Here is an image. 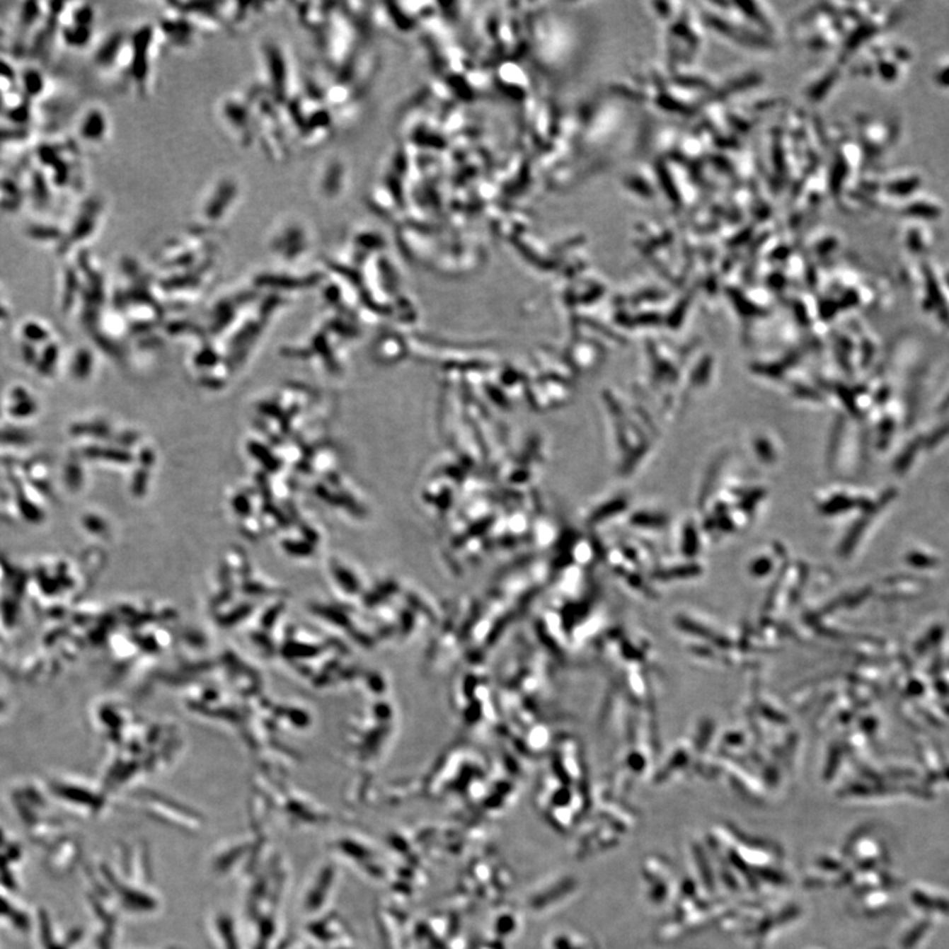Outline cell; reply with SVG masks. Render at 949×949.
<instances>
[{"label": "cell", "instance_id": "obj_10", "mask_svg": "<svg viewBox=\"0 0 949 949\" xmlns=\"http://www.w3.org/2000/svg\"><path fill=\"white\" fill-rule=\"evenodd\" d=\"M163 45L174 50H185L195 45L202 33L181 12L168 3L161 19L156 23Z\"/></svg>", "mask_w": 949, "mask_h": 949}, {"label": "cell", "instance_id": "obj_3", "mask_svg": "<svg viewBox=\"0 0 949 949\" xmlns=\"http://www.w3.org/2000/svg\"><path fill=\"white\" fill-rule=\"evenodd\" d=\"M258 56L261 70L260 85L280 105H287L301 93L302 87L288 49L277 39L264 38L260 41Z\"/></svg>", "mask_w": 949, "mask_h": 949}, {"label": "cell", "instance_id": "obj_7", "mask_svg": "<svg viewBox=\"0 0 949 949\" xmlns=\"http://www.w3.org/2000/svg\"><path fill=\"white\" fill-rule=\"evenodd\" d=\"M131 58V32L114 30L96 48L93 62L103 77L128 85Z\"/></svg>", "mask_w": 949, "mask_h": 949}, {"label": "cell", "instance_id": "obj_14", "mask_svg": "<svg viewBox=\"0 0 949 949\" xmlns=\"http://www.w3.org/2000/svg\"><path fill=\"white\" fill-rule=\"evenodd\" d=\"M214 928H215V935L219 941V947L222 949H240L239 940L236 935V927L235 923L231 919L229 915L219 914L215 916L214 921Z\"/></svg>", "mask_w": 949, "mask_h": 949}, {"label": "cell", "instance_id": "obj_13", "mask_svg": "<svg viewBox=\"0 0 949 949\" xmlns=\"http://www.w3.org/2000/svg\"><path fill=\"white\" fill-rule=\"evenodd\" d=\"M223 18L230 32H239L253 24V21L265 13L269 3H219Z\"/></svg>", "mask_w": 949, "mask_h": 949}, {"label": "cell", "instance_id": "obj_8", "mask_svg": "<svg viewBox=\"0 0 949 949\" xmlns=\"http://www.w3.org/2000/svg\"><path fill=\"white\" fill-rule=\"evenodd\" d=\"M111 117L102 103L86 105L78 116L76 136L78 143L88 149L103 148L111 137Z\"/></svg>", "mask_w": 949, "mask_h": 949}, {"label": "cell", "instance_id": "obj_12", "mask_svg": "<svg viewBox=\"0 0 949 949\" xmlns=\"http://www.w3.org/2000/svg\"><path fill=\"white\" fill-rule=\"evenodd\" d=\"M174 10L192 21L195 28L205 33L230 32L223 18L219 3H169Z\"/></svg>", "mask_w": 949, "mask_h": 949}, {"label": "cell", "instance_id": "obj_11", "mask_svg": "<svg viewBox=\"0 0 949 949\" xmlns=\"http://www.w3.org/2000/svg\"><path fill=\"white\" fill-rule=\"evenodd\" d=\"M70 11L62 27V39L67 47L73 49L86 48L93 41L96 11L91 4H76Z\"/></svg>", "mask_w": 949, "mask_h": 949}, {"label": "cell", "instance_id": "obj_9", "mask_svg": "<svg viewBox=\"0 0 949 949\" xmlns=\"http://www.w3.org/2000/svg\"><path fill=\"white\" fill-rule=\"evenodd\" d=\"M105 202L102 198L91 197L84 202L79 207L77 217L74 218L71 227L67 231V235L62 243H67L70 247L78 244H86L96 239L100 234L105 219Z\"/></svg>", "mask_w": 949, "mask_h": 949}, {"label": "cell", "instance_id": "obj_4", "mask_svg": "<svg viewBox=\"0 0 949 949\" xmlns=\"http://www.w3.org/2000/svg\"><path fill=\"white\" fill-rule=\"evenodd\" d=\"M131 41L132 58L128 85L134 88L136 96L146 99L154 87V69L163 47V40L156 23H145L131 32Z\"/></svg>", "mask_w": 949, "mask_h": 949}, {"label": "cell", "instance_id": "obj_1", "mask_svg": "<svg viewBox=\"0 0 949 949\" xmlns=\"http://www.w3.org/2000/svg\"><path fill=\"white\" fill-rule=\"evenodd\" d=\"M247 96L256 122L258 144L272 163H285L292 154L293 139L282 105L260 84L251 87Z\"/></svg>", "mask_w": 949, "mask_h": 949}, {"label": "cell", "instance_id": "obj_6", "mask_svg": "<svg viewBox=\"0 0 949 949\" xmlns=\"http://www.w3.org/2000/svg\"><path fill=\"white\" fill-rule=\"evenodd\" d=\"M313 236L306 222L296 215L280 218L269 230L267 247L281 261L294 263L306 259L311 250Z\"/></svg>", "mask_w": 949, "mask_h": 949}, {"label": "cell", "instance_id": "obj_5", "mask_svg": "<svg viewBox=\"0 0 949 949\" xmlns=\"http://www.w3.org/2000/svg\"><path fill=\"white\" fill-rule=\"evenodd\" d=\"M215 116L223 134L243 151L258 144L256 122L247 93H231L222 96L215 107Z\"/></svg>", "mask_w": 949, "mask_h": 949}, {"label": "cell", "instance_id": "obj_2", "mask_svg": "<svg viewBox=\"0 0 949 949\" xmlns=\"http://www.w3.org/2000/svg\"><path fill=\"white\" fill-rule=\"evenodd\" d=\"M243 181L232 173L214 178L197 202L192 229L217 234L229 224L243 202Z\"/></svg>", "mask_w": 949, "mask_h": 949}]
</instances>
